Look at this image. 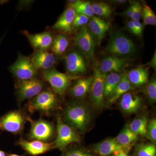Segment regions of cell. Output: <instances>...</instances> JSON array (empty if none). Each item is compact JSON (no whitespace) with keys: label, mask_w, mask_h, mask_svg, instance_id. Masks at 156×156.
<instances>
[{"label":"cell","mask_w":156,"mask_h":156,"mask_svg":"<svg viewBox=\"0 0 156 156\" xmlns=\"http://www.w3.org/2000/svg\"><path fill=\"white\" fill-rule=\"evenodd\" d=\"M132 88V86L128 80L127 73H123L122 76L119 84L115 89V92L111 97L108 99V102L113 104L120 97H122L124 94L128 92Z\"/></svg>","instance_id":"cell-25"},{"label":"cell","mask_w":156,"mask_h":156,"mask_svg":"<svg viewBox=\"0 0 156 156\" xmlns=\"http://www.w3.org/2000/svg\"><path fill=\"white\" fill-rule=\"evenodd\" d=\"M56 128L57 136L53 143V148L62 151L70 144L80 141V136L76 132L73 128L65 123L60 117L57 118Z\"/></svg>","instance_id":"cell-5"},{"label":"cell","mask_w":156,"mask_h":156,"mask_svg":"<svg viewBox=\"0 0 156 156\" xmlns=\"http://www.w3.org/2000/svg\"><path fill=\"white\" fill-rule=\"evenodd\" d=\"M110 27V23L108 21L93 16L89 20L88 28L95 37L97 44H100Z\"/></svg>","instance_id":"cell-16"},{"label":"cell","mask_w":156,"mask_h":156,"mask_svg":"<svg viewBox=\"0 0 156 156\" xmlns=\"http://www.w3.org/2000/svg\"><path fill=\"white\" fill-rule=\"evenodd\" d=\"M107 74L101 72L98 67H95L91 88L90 99L96 108L101 109L105 105L104 83Z\"/></svg>","instance_id":"cell-7"},{"label":"cell","mask_w":156,"mask_h":156,"mask_svg":"<svg viewBox=\"0 0 156 156\" xmlns=\"http://www.w3.org/2000/svg\"><path fill=\"white\" fill-rule=\"evenodd\" d=\"M23 149L32 156H37L50 151L53 148V143L43 142L38 140L27 141L21 138L17 143Z\"/></svg>","instance_id":"cell-15"},{"label":"cell","mask_w":156,"mask_h":156,"mask_svg":"<svg viewBox=\"0 0 156 156\" xmlns=\"http://www.w3.org/2000/svg\"><path fill=\"white\" fill-rule=\"evenodd\" d=\"M144 25H155L156 23V16L154 12L147 5L142 6V15Z\"/></svg>","instance_id":"cell-30"},{"label":"cell","mask_w":156,"mask_h":156,"mask_svg":"<svg viewBox=\"0 0 156 156\" xmlns=\"http://www.w3.org/2000/svg\"><path fill=\"white\" fill-rule=\"evenodd\" d=\"M93 77L82 78L76 82L70 91L71 95L76 98H82L90 91Z\"/></svg>","instance_id":"cell-22"},{"label":"cell","mask_w":156,"mask_h":156,"mask_svg":"<svg viewBox=\"0 0 156 156\" xmlns=\"http://www.w3.org/2000/svg\"><path fill=\"white\" fill-rule=\"evenodd\" d=\"M128 65L127 58H119L114 56H106L100 62L99 69L101 72L108 73H119Z\"/></svg>","instance_id":"cell-13"},{"label":"cell","mask_w":156,"mask_h":156,"mask_svg":"<svg viewBox=\"0 0 156 156\" xmlns=\"http://www.w3.org/2000/svg\"><path fill=\"white\" fill-rule=\"evenodd\" d=\"M136 150L137 156H156V147L153 144H140Z\"/></svg>","instance_id":"cell-31"},{"label":"cell","mask_w":156,"mask_h":156,"mask_svg":"<svg viewBox=\"0 0 156 156\" xmlns=\"http://www.w3.org/2000/svg\"><path fill=\"white\" fill-rule=\"evenodd\" d=\"M135 6V2L132 3L131 6H130V7L128 8V9L126 11L122 12V13H120L119 14L120 15H125L126 17L131 18V17L133 15V13H134Z\"/></svg>","instance_id":"cell-38"},{"label":"cell","mask_w":156,"mask_h":156,"mask_svg":"<svg viewBox=\"0 0 156 156\" xmlns=\"http://www.w3.org/2000/svg\"><path fill=\"white\" fill-rule=\"evenodd\" d=\"M75 11L76 14H82L91 18L94 16V13L92 4L89 2L82 1H76L70 4Z\"/></svg>","instance_id":"cell-27"},{"label":"cell","mask_w":156,"mask_h":156,"mask_svg":"<svg viewBox=\"0 0 156 156\" xmlns=\"http://www.w3.org/2000/svg\"><path fill=\"white\" fill-rule=\"evenodd\" d=\"M113 3H115V4H122L126 3L127 1L126 0H115V1H112Z\"/></svg>","instance_id":"cell-42"},{"label":"cell","mask_w":156,"mask_h":156,"mask_svg":"<svg viewBox=\"0 0 156 156\" xmlns=\"http://www.w3.org/2000/svg\"><path fill=\"white\" fill-rule=\"evenodd\" d=\"M0 156H6L5 153L4 151L0 150Z\"/></svg>","instance_id":"cell-43"},{"label":"cell","mask_w":156,"mask_h":156,"mask_svg":"<svg viewBox=\"0 0 156 156\" xmlns=\"http://www.w3.org/2000/svg\"><path fill=\"white\" fill-rule=\"evenodd\" d=\"M42 76L45 80L50 84L53 91L58 95H62L70 83V77L54 68L43 70Z\"/></svg>","instance_id":"cell-10"},{"label":"cell","mask_w":156,"mask_h":156,"mask_svg":"<svg viewBox=\"0 0 156 156\" xmlns=\"http://www.w3.org/2000/svg\"><path fill=\"white\" fill-rule=\"evenodd\" d=\"M136 31V36L140 37L142 36L144 25L139 20H133Z\"/></svg>","instance_id":"cell-37"},{"label":"cell","mask_w":156,"mask_h":156,"mask_svg":"<svg viewBox=\"0 0 156 156\" xmlns=\"http://www.w3.org/2000/svg\"><path fill=\"white\" fill-rule=\"evenodd\" d=\"M144 92L148 100L151 103H154L156 101V80L154 76L146 86Z\"/></svg>","instance_id":"cell-32"},{"label":"cell","mask_w":156,"mask_h":156,"mask_svg":"<svg viewBox=\"0 0 156 156\" xmlns=\"http://www.w3.org/2000/svg\"><path fill=\"white\" fill-rule=\"evenodd\" d=\"M91 118L89 109L80 103L69 105L65 111L64 120L66 124L80 132L86 131Z\"/></svg>","instance_id":"cell-1"},{"label":"cell","mask_w":156,"mask_h":156,"mask_svg":"<svg viewBox=\"0 0 156 156\" xmlns=\"http://www.w3.org/2000/svg\"><path fill=\"white\" fill-rule=\"evenodd\" d=\"M106 51L112 56L128 57L135 54L136 48L130 39L118 32L112 35L107 46Z\"/></svg>","instance_id":"cell-2"},{"label":"cell","mask_w":156,"mask_h":156,"mask_svg":"<svg viewBox=\"0 0 156 156\" xmlns=\"http://www.w3.org/2000/svg\"><path fill=\"white\" fill-rule=\"evenodd\" d=\"M89 18L87 16L76 14L73 24V30L85 26L89 23Z\"/></svg>","instance_id":"cell-34"},{"label":"cell","mask_w":156,"mask_h":156,"mask_svg":"<svg viewBox=\"0 0 156 156\" xmlns=\"http://www.w3.org/2000/svg\"><path fill=\"white\" fill-rule=\"evenodd\" d=\"M62 156H92L88 152L81 149H75L71 150L66 153Z\"/></svg>","instance_id":"cell-35"},{"label":"cell","mask_w":156,"mask_h":156,"mask_svg":"<svg viewBox=\"0 0 156 156\" xmlns=\"http://www.w3.org/2000/svg\"><path fill=\"white\" fill-rule=\"evenodd\" d=\"M127 76L131 86L140 87L148 82V68L139 66L129 71Z\"/></svg>","instance_id":"cell-21"},{"label":"cell","mask_w":156,"mask_h":156,"mask_svg":"<svg viewBox=\"0 0 156 156\" xmlns=\"http://www.w3.org/2000/svg\"><path fill=\"white\" fill-rule=\"evenodd\" d=\"M9 69L11 73L20 81L35 78L37 70L30 58L20 54Z\"/></svg>","instance_id":"cell-8"},{"label":"cell","mask_w":156,"mask_h":156,"mask_svg":"<svg viewBox=\"0 0 156 156\" xmlns=\"http://www.w3.org/2000/svg\"><path fill=\"white\" fill-rule=\"evenodd\" d=\"M65 57L66 70L70 75L76 76L87 72V59L79 50H70Z\"/></svg>","instance_id":"cell-9"},{"label":"cell","mask_w":156,"mask_h":156,"mask_svg":"<svg viewBox=\"0 0 156 156\" xmlns=\"http://www.w3.org/2000/svg\"><path fill=\"white\" fill-rule=\"evenodd\" d=\"M142 104V99L138 95L127 92L121 98L120 105L123 111L128 114H132L139 110Z\"/></svg>","instance_id":"cell-19"},{"label":"cell","mask_w":156,"mask_h":156,"mask_svg":"<svg viewBox=\"0 0 156 156\" xmlns=\"http://www.w3.org/2000/svg\"><path fill=\"white\" fill-rule=\"evenodd\" d=\"M57 105L56 94L50 90H45L30 100L27 105V109L31 113L39 112L48 115L54 110Z\"/></svg>","instance_id":"cell-3"},{"label":"cell","mask_w":156,"mask_h":156,"mask_svg":"<svg viewBox=\"0 0 156 156\" xmlns=\"http://www.w3.org/2000/svg\"><path fill=\"white\" fill-rule=\"evenodd\" d=\"M76 14L74 9L69 6L53 26V28L64 33L70 34L73 30V24Z\"/></svg>","instance_id":"cell-18"},{"label":"cell","mask_w":156,"mask_h":156,"mask_svg":"<svg viewBox=\"0 0 156 156\" xmlns=\"http://www.w3.org/2000/svg\"><path fill=\"white\" fill-rule=\"evenodd\" d=\"M31 122V129L29 137L31 139L47 142L54 134V127L52 123L43 119L32 121Z\"/></svg>","instance_id":"cell-12"},{"label":"cell","mask_w":156,"mask_h":156,"mask_svg":"<svg viewBox=\"0 0 156 156\" xmlns=\"http://www.w3.org/2000/svg\"><path fill=\"white\" fill-rule=\"evenodd\" d=\"M137 137L138 136L131 131L129 126H127L115 139L120 145L130 151L131 145L136 141Z\"/></svg>","instance_id":"cell-24"},{"label":"cell","mask_w":156,"mask_h":156,"mask_svg":"<svg viewBox=\"0 0 156 156\" xmlns=\"http://www.w3.org/2000/svg\"><path fill=\"white\" fill-rule=\"evenodd\" d=\"M44 84L36 78L20 80L16 86V95L20 101L33 98L41 93L44 89Z\"/></svg>","instance_id":"cell-11"},{"label":"cell","mask_w":156,"mask_h":156,"mask_svg":"<svg viewBox=\"0 0 156 156\" xmlns=\"http://www.w3.org/2000/svg\"><path fill=\"white\" fill-rule=\"evenodd\" d=\"M97 44L95 37L86 26L82 27L75 39L76 46L88 61L94 58Z\"/></svg>","instance_id":"cell-4"},{"label":"cell","mask_w":156,"mask_h":156,"mask_svg":"<svg viewBox=\"0 0 156 156\" xmlns=\"http://www.w3.org/2000/svg\"><path fill=\"white\" fill-rule=\"evenodd\" d=\"M129 151L126 149H123L116 153L114 154L113 156H128V152Z\"/></svg>","instance_id":"cell-40"},{"label":"cell","mask_w":156,"mask_h":156,"mask_svg":"<svg viewBox=\"0 0 156 156\" xmlns=\"http://www.w3.org/2000/svg\"><path fill=\"white\" fill-rule=\"evenodd\" d=\"M31 60L37 70L50 69L53 68L56 63V58L54 54L47 50H36Z\"/></svg>","instance_id":"cell-14"},{"label":"cell","mask_w":156,"mask_h":156,"mask_svg":"<svg viewBox=\"0 0 156 156\" xmlns=\"http://www.w3.org/2000/svg\"><path fill=\"white\" fill-rule=\"evenodd\" d=\"M149 65L151 67H153L154 68H156V52H155L154 56L152 58L150 62H149Z\"/></svg>","instance_id":"cell-41"},{"label":"cell","mask_w":156,"mask_h":156,"mask_svg":"<svg viewBox=\"0 0 156 156\" xmlns=\"http://www.w3.org/2000/svg\"><path fill=\"white\" fill-rule=\"evenodd\" d=\"M127 27L129 31L133 34L136 35V31L135 30V26H134V23L133 20H131L128 21L127 23Z\"/></svg>","instance_id":"cell-39"},{"label":"cell","mask_w":156,"mask_h":156,"mask_svg":"<svg viewBox=\"0 0 156 156\" xmlns=\"http://www.w3.org/2000/svg\"><path fill=\"white\" fill-rule=\"evenodd\" d=\"M9 156H23V155H20L16 154H11Z\"/></svg>","instance_id":"cell-44"},{"label":"cell","mask_w":156,"mask_h":156,"mask_svg":"<svg viewBox=\"0 0 156 156\" xmlns=\"http://www.w3.org/2000/svg\"><path fill=\"white\" fill-rule=\"evenodd\" d=\"M146 136L153 142L156 141V119H152L147 124Z\"/></svg>","instance_id":"cell-33"},{"label":"cell","mask_w":156,"mask_h":156,"mask_svg":"<svg viewBox=\"0 0 156 156\" xmlns=\"http://www.w3.org/2000/svg\"><path fill=\"white\" fill-rule=\"evenodd\" d=\"M147 126V118L145 116H142L133 120L129 127L131 131L137 136L140 135L146 136Z\"/></svg>","instance_id":"cell-28"},{"label":"cell","mask_w":156,"mask_h":156,"mask_svg":"<svg viewBox=\"0 0 156 156\" xmlns=\"http://www.w3.org/2000/svg\"><path fill=\"white\" fill-rule=\"evenodd\" d=\"M126 149L118 143L115 138L108 139L96 144L93 147L95 153L100 156H108Z\"/></svg>","instance_id":"cell-20"},{"label":"cell","mask_w":156,"mask_h":156,"mask_svg":"<svg viewBox=\"0 0 156 156\" xmlns=\"http://www.w3.org/2000/svg\"><path fill=\"white\" fill-rule=\"evenodd\" d=\"M142 15V6L139 2H135L134 13L131 17V20H139Z\"/></svg>","instance_id":"cell-36"},{"label":"cell","mask_w":156,"mask_h":156,"mask_svg":"<svg viewBox=\"0 0 156 156\" xmlns=\"http://www.w3.org/2000/svg\"><path fill=\"white\" fill-rule=\"evenodd\" d=\"M123 74L120 73H111L107 74L104 83L105 98L108 99L115 92V89L121 81Z\"/></svg>","instance_id":"cell-23"},{"label":"cell","mask_w":156,"mask_h":156,"mask_svg":"<svg viewBox=\"0 0 156 156\" xmlns=\"http://www.w3.org/2000/svg\"><path fill=\"white\" fill-rule=\"evenodd\" d=\"M28 119L21 111L9 112L0 118V130L14 134H19L23 130L26 121Z\"/></svg>","instance_id":"cell-6"},{"label":"cell","mask_w":156,"mask_h":156,"mask_svg":"<svg viewBox=\"0 0 156 156\" xmlns=\"http://www.w3.org/2000/svg\"><path fill=\"white\" fill-rule=\"evenodd\" d=\"M69 45V41L65 34H59L53 40L52 51L56 56H61L66 52Z\"/></svg>","instance_id":"cell-26"},{"label":"cell","mask_w":156,"mask_h":156,"mask_svg":"<svg viewBox=\"0 0 156 156\" xmlns=\"http://www.w3.org/2000/svg\"><path fill=\"white\" fill-rule=\"evenodd\" d=\"M94 14L103 18L110 17L112 13L111 6L108 3L99 2L93 3L92 5Z\"/></svg>","instance_id":"cell-29"},{"label":"cell","mask_w":156,"mask_h":156,"mask_svg":"<svg viewBox=\"0 0 156 156\" xmlns=\"http://www.w3.org/2000/svg\"><path fill=\"white\" fill-rule=\"evenodd\" d=\"M24 34L31 45L36 50H47L52 47L54 39L49 32L30 34L25 31Z\"/></svg>","instance_id":"cell-17"}]
</instances>
